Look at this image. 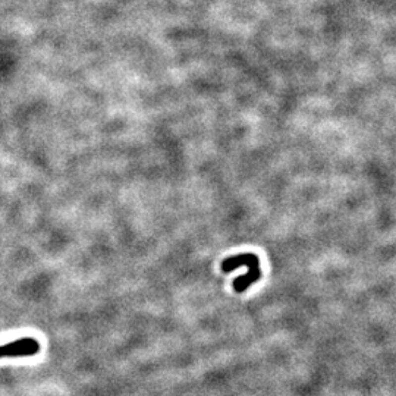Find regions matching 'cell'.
<instances>
[{
	"label": "cell",
	"instance_id": "cell-2",
	"mask_svg": "<svg viewBox=\"0 0 396 396\" xmlns=\"http://www.w3.org/2000/svg\"><path fill=\"white\" fill-rule=\"evenodd\" d=\"M242 266H247L248 270H260L258 257L255 254H239L237 257H229L222 263V270L232 272Z\"/></svg>",
	"mask_w": 396,
	"mask_h": 396
},
{
	"label": "cell",
	"instance_id": "cell-1",
	"mask_svg": "<svg viewBox=\"0 0 396 396\" xmlns=\"http://www.w3.org/2000/svg\"><path fill=\"white\" fill-rule=\"evenodd\" d=\"M40 345L34 338H24L13 341L7 345L0 346V358L1 356H30L39 352Z\"/></svg>",
	"mask_w": 396,
	"mask_h": 396
}]
</instances>
